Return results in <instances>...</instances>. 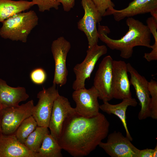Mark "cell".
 Listing matches in <instances>:
<instances>
[{
  "instance_id": "6da1fadb",
  "label": "cell",
  "mask_w": 157,
  "mask_h": 157,
  "mask_svg": "<svg viewBox=\"0 0 157 157\" xmlns=\"http://www.w3.org/2000/svg\"><path fill=\"white\" fill-rule=\"evenodd\" d=\"M109 127V122L101 113L89 117L75 113L65 120L58 142L72 156H86L107 137Z\"/></svg>"
},
{
  "instance_id": "7a4b0ae2",
  "label": "cell",
  "mask_w": 157,
  "mask_h": 157,
  "mask_svg": "<svg viewBox=\"0 0 157 157\" xmlns=\"http://www.w3.org/2000/svg\"><path fill=\"white\" fill-rule=\"evenodd\" d=\"M129 30L126 34L119 39H114L108 35L110 31L107 26L99 24L97 29L99 38L110 49L120 51V56L128 59L131 58L133 48L142 46L151 48V33L147 25L132 17L126 20Z\"/></svg>"
},
{
  "instance_id": "3957f363",
  "label": "cell",
  "mask_w": 157,
  "mask_h": 157,
  "mask_svg": "<svg viewBox=\"0 0 157 157\" xmlns=\"http://www.w3.org/2000/svg\"><path fill=\"white\" fill-rule=\"evenodd\" d=\"M38 19L33 10L15 14L2 22L0 36L4 39L26 43L32 30L38 25Z\"/></svg>"
},
{
  "instance_id": "277c9868",
  "label": "cell",
  "mask_w": 157,
  "mask_h": 157,
  "mask_svg": "<svg viewBox=\"0 0 157 157\" xmlns=\"http://www.w3.org/2000/svg\"><path fill=\"white\" fill-rule=\"evenodd\" d=\"M107 52V49L105 45H97L88 49L83 61L76 64L73 68L76 76L72 84V88L74 90L85 88L86 80L90 78L99 58Z\"/></svg>"
},
{
  "instance_id": "5b68a950",
  "label": "cell",
  "mask_w": 157,
  "mask_h": 157,
  "mask_svg": "<svg viewBox=\"0 0 157 157\" xmlns=\"http://www.w3.org/2000/svg\"><path fill=\"white\" fill-rule=\"evenodd\" d=\"M34 106L33 100H31L17 106L2 109L1 126L2 134H14L23 121L32 115Z\"/></svg>"
},
{
  "instance_id": "8992f818",
  "label": "cell",
  "mask_w": 157,
  "mask_h": 157,
  "mask_svg": "<svg viewBox=\"0 0 157 157\" xmlns=\"http://www.w3.org/2000/svg\"><path fill=\"white\" fill-rule=\"evenodd\" d=\"M81 4L84 14L78 22V27L86 35L88 49H90L98 45L99 38L97 24L101 21L102 16L91 0H82Z\"/></svg>"
},
{
  "instance_id": "52a82bcc",
  "label": "cell",
  "mask_w": 157,
  "mask_h": 157,
  "mask_svg": "<svg viewBox=\"0 0 157 157\" xmlns=\"http://www.w3.org/2000/svg\"><path fill=\"white\" fill-rule=\"evenodd\" d=\"M107 136L106 142L99 146L111 157H138L140 149L121 132L115 131Z\"/></svg>"
},
{
  "instance_id": "ba28073f",
  "label": "cell",
  "mask_w": 157,
  "mask_h": 157,
  "mask_svg": "<svg viewBox=\"0 0 157 157\" xmlns=\"http://www.w3.org/2000/svg\"><path fill=\"white\" fill-rule=\"evenodd\" d=\"M71 47L70 42L63 36L58 38L52 42L51 51L55 65L53 84L62 86L67 83L68 71L66 61Z\"/></svg>"
},
{
  "instance_id": "9c48e42d",
  "label": "cell",
  "mask_w": 157,
  "mask_h": 157,
  "mask_svg": "<svg viewBox=\"0 0 157 157\" xmlns=\"http://www.w3.org/2000/svg\"><path fill=\"white\" fill-rule=\"evenodd\" d=\"M59 95L56 85L53 84L38 93V101L33 107L32 115L38 126L48 128L54 102Z\"/></svg>"
},
{
  "instance_id": "30bf717a",
  "label": "cell",
  "mask_w": 157,
  "mask_h": 157,
  "mask_svg": "<svg viewBox=\"0 0 157 157\" xmlns=\"http://www.w3.org/2000/svg\"><path fill=\"white\" fill-rule=\"evenodd\" d=\"M98 97V92L93 85L88 89L85 88L75 90L72 97L76 104L74 108L76 113L87 117L97 115L100 109Z\"/></svg>"
},
{
  "instance_id": "8fae6325",
  "label": "cell",
  "mask_w": 157,
  "mask_h": 157,
  "mask_svg": "<svg viewBox=\"0 0 157 157\" xmlns=\"http://www.w3.org/2000/svg\"><path fill=\"white\" fill-rule=\"evenodd\" d=\"M113 60L110 55L104 57L99 64L94 79L93 86L98 92V98L103 103L113 99L112 90Z\"/></svg>"
},
{
  "instance_id": "7c38bea8",
  "label": "cell",
  "mask_w": 157,
  "mask_h": 157,
  "mask_svg": "<svg viewBox=\"0 0 157 157\" xmlns=\"http://www.w3.org/2000/svg\"><path fill=\"white\" fill-rule=\"evenodd\" d=\"M128 72L131 76V84L135 89L137 97L141 106L138 114L139 120L145 119L150 117V107L151 101L148 89L149 81L141 75L129 63H127Z\"/></svg>"
},
{
  "instance_id": "4fadbf2b",
  "label": "cell",
  "mask_w": 157,
  "mask_h": 157,
  "mask_svg": "<svg viewBox=\"0 0 157 157\" xmlns=\"http://www.w3.org/2000/svg\"><path fill=\"white\" fill-rule=\"evenodd\" d=\"M148 13L157 19V0H133L123 9H107L103 16L112 15L116 21L119 22L126 17Z\"/></svg>"
},
{
  "instance_id": "5bb4252c",
  "label": "cell",
  "mask_w": 157,
  "mask_h": 157,
  "mask_svg": "<svg viewBox=\"0 0 157 157\" xmlns=\"http://www.w3.org/2000/svg\"><path fill=\"white\" fill-rule=\"evenodd\" d=\"M112 72V90L113 98L122 100L132 97L127 63L121 60H113Z\"/></svg>"
},
{
  "instance_id": "9a60e30c",
  "label": "cell",
  "mask_w": 157,
  "mask_h": 157,
  "mask_svg": "<svg viewBox=\"0 0 157 157\" xmlns=\"http://www.w3.org/2000/svg\"><path fill=\"white\" fill-rule=\"evenodd\" d=\"M75 113L68 99L59 95L54 101L48 126L50 135L57 142L65 120Z\"/></svg>"
},
{
  "instance_id": "2e32d148",
  "label": "cell",
  "mask_w": 157,
  "mask_h": 157,
  "mask_svg": "<svg viewBox=\"0 0 157 157\" xmlns=\"http://www.w3.org/2000/svg\"><path fill=\"white\" fill-rule=\"evenodd\" d=\"M0 157H39L18 141L15 134L0 137Z\"/></svg>"
},
{
  "instance_id": "e0dca14e",
  "label": "cell",
  "mask_w": 157,
  "mask_h": 157,
  "mask_svg": "<svg viewBox=\"0 0 157 157\" xmlns=\"http://www.w3.org/2000/svg\"><path fill=\"white\" fill-rule=\"evenodd\" d=\"M29 97L24 87H13L0 78V106L1 109L18 106L21 101Z\"/></svg>"
},
{
  "instance_id": "ac0fdd59",
  "label": "cell",
  "mask_w": 157,
  "mask_h": 157,
  "mask_svg": "<svg viewBox=\"0 0 157 157\" xmlns=\"http://www.w3.org/2000/svg\"><path fill=\"white\" fill-rule=\"evenodd\" d=\"M138 103L134 98L132 97L124 98L120 103L116 104H112L108 102H104L100 105V109L108 115L113 114L120 119L124 129L126 136L131 141L133 138L129 131L126 122V111L128 107H135Z\"/></svg>"
},
{
  "instance_id": "d6986e66",
  "label": "cell",
  "mask_w": 157,
  "mask_h": 157,
  "mask_svg": "<svg viewBox=\"0 0 157 157\" xmlns=\"http://www.w3.org/2000/svg\"><path fill=\"white\" fill-rule=\"evenodd\" d=\"M34 5L31 1L0 0V22L17 13L28 10Z\"/></svg>"
},
{
  "instance_id": "ffe728a7",
  "label": "cell",
  "mask_w": 157,
  "mask_h": 157,
  "mask_svg": "<svg viewBox=\"0 0 157 157\" xmlns=\"http://www.w3.org/2000/svg\"><path fill=\"white\" fill-rule=\"evenodd\" d=\"M61 149L58 142L49 133L45 135L37 153L39 157H62Z\"/></svg>"
},
{
  "instance_id": "44dd1931",
  "label": "cell",
  "mask_w": 157,
  "mask_h": 157,
  "mask_svg": "<svg viewBox=\"0 0 157 157\" xmlns=\"http://www.w3.org/2000/svg\"><path fill=\"white\" fill-rule=\"evenodd\" d=\"M48 127L38 126L27 138L24 144L31 151L37 153L45 135L50 133Z\"/></svg>"
},
{
  "instance_id": "7402d4cb",
  "label": "cell",
  "mask_w": 157,
  "mask_h": 157,
  "mask_svg": "<svg viewBox=\"0 0 157 157\" xmlns=\"http://www.w3.org/2000/svg\"><path fill=\"white\" fill-rule=\"evenodd\" d=\"M38 126V124L32 115L24 119L14 133L17 139L24 144L30 134Z\"/></svg>"
},
{
  "instance_id": "603a6c76",
  "label": "cell",
  "mask_w": 157,
  "mask_h": 157,
  "mask_svg": "<svg viewBox=\"0 0 157 157\" xmlns=\"http://www.w3.org/2000/svg\"><path fill=\"white\" fill-rule=\"evenodd\" d=\"M146 23L154 40V44L151 45V51L145 53L144 56L147 61L150 62L157 60V19L152 16L147 19Z\"/></svg>"
},
{
  "instance_id": "cb8c5ba5",
  "label": "cell",
  "mask_w": 157,
  "mask_h": 157,
  "mask_svg": "<svg viewBox=\"0 0 157 157\" xmlns=\"http://www.w3.org/2000/svg\"><path fill=\"white\" fill-rule=\"evenodd\" d=\"M148 89L151 96L150 107V117L157 119V82L151 79L148 82Z\"/></svg>"
},
{
  "instance_id": "d4e9b609",
  "label": "cell",
  "mask_w": 157,
  "mask_h": 157,
  "mask_svg": "<svg viewBox=\"0 0 157 157\" xmlns=\"http://www.w3.org/2000/svg\"><path fill=\"white\" fill-rule=\"evenodd\" d=\"M31 1L34 5H37L40 12L49 11L52 8L58 10L60 4L57 0H32Z\"/></svg>"
},
{
  "instance_id": "484cf974",
  "label": "cell",
  "mask_w": 157,
  "mask_h": 157,
  "mask_svg": "<svg viewBox=\"0 0 157 157\" xmlns=\"http://www.w3.org/2000/svg\"><path fill=\"white\" fill-rule=\"evenodd\" d=\"M30 78L34 83L40 85L44 83L47 78L46 73L44 69L41 68H36L30 73Z\"/></svg>"
},
{
  "instance_id": "4316f807",
  "label": "cell",
  "mask_w": 157,
  "mask_h": 157,
  "mask_svg": "<svg viewBox=\"0 0 157 157\" xmlns=\"http://www.w3.org/2000/svg\"><path fill=\"white\" fill-rule=\"evenodd\" d=\"M91 0L102 17L107 9L114 8L115 6L111 0Z\"/></svg>"
},
{
  "instance_id": "83f0119b",
  "label": "cell",
  "mask_w": 157,
  "mask_h": 157,
  "mask_svg": "<svg viewBox=\"0 0 157 157\" xmlns=\"http://www.w3.org/2000/svg\"><path fill=\"white\" fill-rule=\"evenodd\" d=\"M63 6L64 10L66 12L69 11L74 7L75 0H57Z\"/></svg>"
},
{
  "instance_id": "f1b7e54d",
  "label": "cell",
  "mask_w": 157,
  "mask_h": 157,
  "mask_svg": "<svg viewBox=\"0 0 157 157\" xmlns=\"http://www.w3.org/2000/svg\"><path fill=\"white\" fill-rule=\"evenodd\" d=\"M154 149H146L140 150L138 157H153Z\"/></svg>"
},
{
  "instance_id": "f546056e",
  "label": "cell",
  "mask_w": 157,
  "mask_h": 157,
  "mask_svg": "<svg viewBox=\"0 0 157 157\" xmlns=\"http://www.w3.org/2000/svg\"><path fill=\"white\" fill-rule=\"evenodd\" d=\"M1 110L0 106V137L2 134V133L1 131Z\"/></svg>"
},
{
  "instance_id": "4dcf8cb0",
  "label": "cell",
  "mask_w": 157,
  "mask_h": 157,
  "mask_svg": "<svg viewBox=\"0 0 157 157\" xmlns=\"http://www.w3.org/2000/svg\"><path fill=\"white\" fill-rule=\"evenodd\" d=\"M157 144L154 149L153 157H156L157 156Z\"/></svg>"
}]
</instances>
